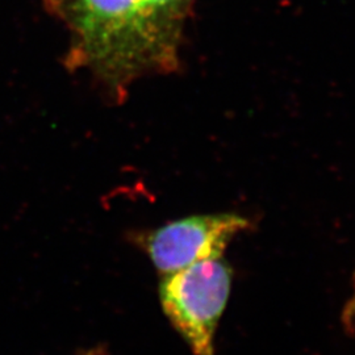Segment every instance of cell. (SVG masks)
<instances>
[{"mask_svg": "<svg viewBox=\"0 0 355 355\" xmlns=\"http://www.w3.org/2000/svg\"><path fill=\"white\" fill-rule=\"evenodd\" d=\"M49 1L73 35L69 66L89 70L114 98H124L140 76L174 69L153 36L141 0Z\"/></svg>", "mask_w": 355, "mask_h": 355, "instance_id": "1", "label": "cell"}, {"mask_svg": "<svg viewBox=\"0 0 355 355\" xmlns=\"http://www.w3.org/2000/svg\"><path fill=\"white\" fill-rule=\"evenodd\" d=\"M232 288V270L214 257L164 277L159 297L166 316L195 355H215V336Z\"/></svg>", "mask_w": 355, "mask_h": 355, "instance_id": "2", "label": "cell"}, {"mask_svg": "<svg viewBox=\"0 0 355 355\" xmlns=\"http://www.w3.org/2000/svg\"><path fill=\"white\" fill-rule=\"evenodd\" d=\"M249 221L233 214L192 216L153 230L142 246L158 272L166 277L199 261L221 257Z\"/></svg>", "mask_w": 355, "mask_h": 355, "instance_id": "3", "label": "cell"}, {"mask_svg": "<svg viewBox=\"0 0 355 355\" xmlns=\"http://www.w3.org/2000/svg\"><path fill=\"white\" fill-rule=\"evenodd\" d=\"M141 4L159 49L175 67L178 36L186 0H141Z\"/></svg>", "mask_w": 355, "mask_h": 355, "instance_id": "4", "label": "cell"}, {"mask_svg": "<svg viewBox=\"0 0 355 355\" xmlns=\"http://www.w3.org/2000/svg\"><path fill=\"white\" fill-rule=\"evenodd\" d=\"M343 322L345 328L349 331H354L355 330V277H354V291L353 295L350 296L347 304L345 305L343 313Z\"/></svg>", "mask_w": 355, "mask_h": 355, "instance_id": "5", "label": "cell"}, {"mask_svg": "<svg viewBox=\"0 0 355 355\" xmlns=\"http://www.w3.org/2000/svg\"><path fill=\"white\" fill-rule=\"evenodd\" d=\"M86 355H98V354H96V353H95V352H91V353H89V354H86Z\"/></svg>", "mask_w": 355, "mask_h": 355, "instance_id": "6", "label": "cell"}]
</instances>
